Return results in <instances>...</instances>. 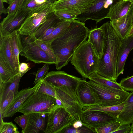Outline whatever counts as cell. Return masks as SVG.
<instances>
[{"label":"cell","mask_w":133,"mask_h":133,"mask_svg":"<svg viewBox=\"0 0 133 133\" xmlns=\"http://www.w3.org/2000/svg\"><path fill=\"white\" fill-rule=\"evenodd\" d=\"M52 3L48 2L29 11L18 30L21 35L31 36L34 34L40 25L54 12Z\"/></svg>","instance_id":"5"},{"label":"cell","mask_w":133,"mask_h":133,"mask_svg":"<svg viewBox=\"0 0 133 133\" xmlns=\"http://www.w3.org/2000/svg\"><path fill=\"white\" fill-rule=\"evenodd\" d=\"M133 33V16L132 18V29L130 31L129 36H130L132 33Z\"/></svg>","instance_id":"51"},{"label":"cell","mask_w":133,"mask_h":133,"mask_svg":"<svg viewBox=\"0 0 133 133\" xmlns=\"http://www.w3.org/2000/svg\"><path fill=\"white\" fill-rule=\"evenodd\" d=\"M18 128L12 122H3L0 125V133H19Z\"/></svg>","instance_id":"35"},{"label":"cell","mask_w":133,"mask_h":133,"mask_svg":"<svg viewBox=\"0 0 133 133\" xmlns=\"http://www.w3.org/2000/svg\"><path fill=\"white\" fill-rule=\"evenodd\" d=\"M80 119L83 125L93 129L117 120L111 114L98 111H82Z\"/></svg>","instance_id":"12"},{"label":"cell","mask_w":133,"mask_h":133,"mask_svg":"<svg viewBox=\"0 0 133 133\" xmlns=\"http://www.w3.org/2000/svg\"><path fill=\"white\" fill-rule=\"evenodd\" d=\"M124 105V102H123L117 105L107 107L87 106L83 108L82 111H104L111 114L117 117L122 111Z\"/></svg>","instance_id":"28"},{"label":"cell","mask_w":133,"mask_h":133,"mask_svg":"<svg viewBox=\"0 0 133 133\" xmlns=\"http://www.w3.org/2000/svg\"><path fill=\"white\" fill-rule=\"evenodd\" d=\"M133 16V6L123 16L110 21V23L122 40L129 36L132 27Z\"/></svg>","instance_id":"18"},{"label":"cell","mask_w":133,"mask_h":133,"mask_svg":"<svg viewBox=\"0 0 133 133\" xmlns=\"http://www.w3.org/2000/svg\"><path fill=\"white\" fill-rule=\"evenodd\" d=\"M133 6L131 2L121 0L111 6L106 18L110 20L120 18L126 15Z\"/></svg>","instance_id":"23"},{"label":"cell","mask_w":133,"mask_h":133,"mask_svg":"<svg viewBox=\"0 0 133 133\" xmlns=\"http://www.w3.org/2000/svg\"><path fill=\"white\" fill-rule=\"evenodd\" d=\"M72 21H66L59 22L50 35L43 40L52 42L58 38L64 32Z\"/></svg>","instance_id":"29"},{"label":"cell","mask_w":133,"mask_h":133,"mask_svg":"<svg viewBox=\"0 0 133 133\" xmlns=\"http://www.w3.org/2000/svg\"><path fill=\"white\" fill-rule=\"evenodd\" d=\"M124 102L123 108L117 119L122 124H130L133 120V91L130 93Z\"/></svg>","instance_id":"24"},{"label":"cell","mask_w":133,"mask_h":133,"mask_svg":"<svg viewBox=\"0 0 133 133\" xmlns=\"http://www.w3.org/2000/svg\"><path fill=\"white\" fill-rule=\"evenodd\" d=\"M15 96L13 92L10 91L4 99L0 103V111L2 114L5 111L8 106L11 103Z\"/></svg>","instance_id":"39"},{"label":"cell","mask_w":133,"mask_h":133,"mask_svg":"<svg viewBox=\"0 0 133 133\" xmlns=\"http://www.w3.org/2000/svg\"><path fill=\"white\" fill-rule=\"evenodd\" d=\"M22 77L19 72L12 81L5 83L0 82V103L10 92H12L15 96L18 92L19 83Z\"/></svg>","instance_id":"25"},{"label":"cell","mask_w":133,"mask_h":133,"mask_svg":"<svg viewBox=\"0 0 133 133\" xmlns=\"http://www.w3.org/2000/svg\"><path fill=\"white\" fill-rule=\"evenodd\" d=\"M100 27L104 33V42L102 57L96 72L109 80L116 81L117 62L122 40L110 22L104 23Z\"/></svg>","instance_id":"2"},{"label":"cell","mask_w":133,"mask_h":133,"mask_svg":"<svg viewBox=\"0 0 133 133\" xmlns=\"http://www.w3.org/2000/svg\"><path fill=\"white\" fill-rule=\"evenodd\" d=\"M83 124L80 121H76L73 124L72 126L75 128H78L82 126Z\"/></svg>","instance_id":"46"},{"label":"cell","mask_w":133,"mask_h":133,"mask_svg":"<svg viewBox=\"0 0 133 133\" xmlns=\"http://www.w3.org/2000/svg\"><path fill=\"white\" fill-rule=\"evenodd\" d=\"M113 133H132L131 125L128 124H122Z\"/></svg>","instance_id":"43"},{"label":"cell","mask_w":133,"mask_h":133,"mask_svg":"<svg viewBox=\"0 0 133 133\" xmlns=\"http://www.w3.org/2000/svg\"><path fill=\"white\" fill-rule=\"evenodd\" d=\"M20 0H13L9 4L7 8L8 12L6 17L4 18L5 19H8L14 15L19 10Z\"/></svg>","instance_id":"38"},{"label":"cell","mask_w":133,"mask_h":133,"mask_svg":"<svg viewBox=\"0 0 133 133\" xmlns=\"http://www.w3.org/2000/svg\"><path fill=\"white\" fill-rule=\"evenodd\" d=\"M10 36L11 49L13 60L16 66L19 70L20 63L19 56L22 50L21 35L18 31H16L11 34Z\"/></svg>","instance_id":"26"},{"label":"cell","mask_w":133,"mask_h":133,"mask_svg":"<svg viewBox=\"0 0 133 133\" xmlns=\"http://www.w3.org/2000/svg\"><path fill=\"white\" fill-rule=\"evenodd\" d=\"M45 133H60L76 121L64 107H58L47 115Z\"/></svg>","instance_id":"9"},{"label":"cell","mask_w":133,"mask_h":133,"mask_svg":"<svg viewBox=\"0 0 133 133\" xmlns=\"http://www.w3.org/2000/svg\"><path fill=\"white\" fill-rule=\"evenodd\" d=\"M4 2L8 3L9 4L13 1V0H2Z\"/></svg>","instance_id":"50"},{"label":"cell","mask_w":133,"mask_h":133,"mask_svg":"<svg viewBox=\"0 0 133 133\" xmlns=\"http://www.w3.org/2000/svg\"><path fill=\"white\" fill-rule=\"evenodd\" d=\"M131 127L132 130V133H133V120L131 123Z\"/></svg>","instance_id":"52"},{"label":"cell","mask_w":133,"mask_h":133,"mask_svg":"<svg viewBox=\"0 0 133 133\" xmlns=\"http://www.w3.org/2000/svg\"><path fill=\"white\" fill-rule=\"evenodd\" d=\"M2 0H0V14H6L8 13V11L7 9L5 8L4 6Z\"/></svg>","instance_id":"45"},{"label":"cell","mask_w":133,"mask_h":133,"mask_svg":"<svg viewBox=\"0 0 133 133\" xmlns=\"http://www.w3.org/2000/svg\"><path fill=\"white\" fill-rule=\"evenodd\" d=\"M132 64H133V58L132 59Z\"/></svg>","instance_id":"57"},{"label":"cell","mask_w":133,"mask_h":133,"mask_svg":"<svg viewBox=\"0 0 133 133\" xmlns=\"http://www.w3.org/2000/svg\"><path fill=\"white\" fill-rule=\"evenodd\" d=\"M95 0H57L52 3L54 11L68 13L77 16L85 12Z\"/></svg>","instance_id":"11"},{"label":"cell","mask_w":133,"mask_h":133,"mask_svg":"<svg viewBox=\"0 0 133 133\" xmlns=\"http://www.w3.org/2000/svg\"><path fill=\"white\" fill-rule=\"evenodd\" d=\"M36 2L38 5H42L48 1V0H35Z\"/></svg>","instance_id":"47"},{"label":"cell","mask_w":133,"mask_h":133,"mask_svg":"<svg viewBox=\"0 0 133 133\" xmlns=\"http://www.w3.org/2000/svg\"><path fill=\"white\" fill-rule=\"evenodd\" d=\"M36 92L47 95L57 99L54 87L50 83L43 79Z\"/></svg>","instance_id":"32"},{"label":"cell","mask_w":133,"mask_h":133,"mask_svg":"<svg viewBox=\"0 0 133 133\" xmlns=\"http://www.w3.org/2000/svg\"><path fill=\"white\" fill-rule=\"evenodd\" d=\"M121 0H95L94 3L85 12L77 16L75 19L83 22L88 20L97 23L106 18L111 6Z\"/></svg>","instance_id":"10"},{"label":"cell","mask_w":133,"mask_h":133,"mask_svg":"<svg viewBox=\"0 0 133 133\" xmlns=\"http://www.w3.org/2000/svg\"><path fill=\"white\" fill-rule=\"evenodd\" d=\"M124 1H130L133 3V0H123Z\"/></svg>","instance_id":"54"},{"label":"cell","mask_w":133,"mask_h":133,"mask_svg":"<svg viewBox=\"0 0 133 133\" xmlns=\"http://www.w3.org/2000/svg\"><path fill=\"white\" fill-rule=\"evenodd\" d=\"M31 69L29 64L24 62L20 63L19 68V73L22 77Z\"/></svg>","instance_id":"44"},{"label":"cell","mask_w":133,"mask_h":133,"mask_svg":"<svg viewBox=\"0 0 133 133\" xmlns=\"http://www.w3.org/2000/svg\"><path fill=\"white\" fill-rule=\"evenodd\" d=\"M42 80L39 82L33 87L24 88L20 91L2 114L3 118L11 117L18 111L27 98L36 91L41 84Z\"/></svg>","instance_id":"16"},{"label":"cell","mask_w":133,"mask_h":133,"mask_svg":"<svg viewBox=\"0 0 133 133\" xmlns=\"http://www.w3.org/2000/svg\"><path fill=\"white\" fill-rule=\"evenodd\" d=\"M88 41L99 59L102 57L104 42V35L102 30L100 27L89 31Z\"/></svg>","instance_id":"22"},{"label":"cell","mask_w":133,"mask_h":133,"mask_svg":"<svg viewBox=\"0 0 133 133\" xmlns=\"http://www.w3.org/2000/svg\"><path fill=\"white\" fill-rule=\"evenodd\" d=\"M21 38L22 50L20 55L25 57L27 61H31L35 63L56 64L37 44L34 34L31 36L21 35Z\"/></svg>","instance_id":"7"},{"label":"cell","mask_w":133,"mask_h":133,"mask_svg":"<svg viewBox=\"0 0 133 133\" xmlns=\"http://www.w3.org/2000/svg\"><path fill=\"white\" fill-rule=\"evenodd\" d=\"M89 31L84 22L74 19L64 32L52 41V46L57 60L55 65L57 70L68 64L76 50L86 40Z\"/></svg>","instance_id":"1"},{"label":"cell","mask_w":133,"mask_h":133,"mask_svg":"<svg viewBox=\"0 0 133 133\" xmlns=\"http://www.w3.org/2000/svg\"><path fill=\"white\" fill-rule=\"evenodd\" d=\"M122 123L117 120L94 129L96 133H113Z\"/></svg>","instance_id":"31"},{"label":"cell","mask_w":133,"mask_h":133,"mask_svg":"<svg viewBox=\"0 0 133 133\" xmlns=\"http://www.w3.org/2000/svg\"><path fill=\"white\" fill-rule=\"evenodd\" d=\"M54 13L61 21H71L75 19L76 15L71 14L61 11H54Z\"/></svg>","instance_id":"41"},{"label":"cell","mask_w":133,"mask_h":133,"mask_svg":"<svg viewBox=\"0 0 133 133\" xmlns=\"http://www.w3.org/2000/svg\"><path fill=\"white\" fill-rule=\"evenodd\" d=\"M88 78L90 80L108 88L124 90L116 81L109 80L100 75L96 72L90 75Z\"/></svg>","instance_id":"27"},{"label":"cell","mask_w":133,"mask_h":133,"mask_svg":"<svg viewBox=\"0 0 133 133\" xmlns=\"http://www.w3.org/2000/svg\"><path fill=\"white\" fill-rule=\"evenodd\" d=\"M29 114H23V115L16 117L14 121L22 128V131L24 130L26 128L28 123Z\"/></svg>","instance_id":"40"},{"label":"cell","mask_w":133,"mask_h":133,"mask_svg":"<svg viewBox=\"0 0 133 133\" xmlns=\"http://www.w3.org/2000/svg\"><path fill=\"white\" fill-rule=\"evenodd\" d=\"M76 92L79 102L82 108L85 107L95 105L100 103L98 95L88 84L85 79L79 82Z\"/></svg>","instance_id":"14"},{"label":"cell","mask_w":133,"mask_h":133,"mask_svg":"<svg viewBox=\"0 0 133 133\" xmlns=\"http://www.w3.org/2000/svg\"><path fill=\"white\" fill-rule=\"evenodd\" d=\"M96 133L94 129L83 125L81 127L76 128L72 125L66 127L63 129L60 133Z\"/></svg>","instance_id":"33"},{"label":"cell","mask_w":133,"mask_h":133,"mask_svg":"<svg viewBox=\"0 0 133 133\" xmlns=\"http://www.w3.org/2000/svg\"><path fill=\"white\" fill-rule=\"evenodd\" d=\"M133 49V36H129L121 40L116 64V75L117 78L121 74L123 73L126 60Z\"/></svg>","instance_id":"19"},{"label":"cell","mask_w":133,"mask_h":133,"mask_svg":"<svg viewBox=\"0 0 133 133\" xmlns=\"http://www.w3.org/2000/svg\"><path fill=\"white\" fill-rule=\"evenodd\" d=\"M87 83L96 92L100 99L99 104L92 106L107 107L117 105L124 102L130 94L129 92L124 90L104 87L90 80L87 81Z\"/></svg>","instance_id":"8"},{"label":"cell","mask_w":133,"mask_h":133,"mask_svg":"<svg viewBox=\"0 0 133 133\" xmlns=\"http://www.w3.org/2000/svg\"><path fill=\"white\" fill-rule=\"evenodd\" d=\"M133 36V33H132V34H131V36Z\"/></svg>","instance_id":"56"},{"label":"cell","mask_w":133,"mask_h":133,"mask_svg":"<svg viewBox=\"0 0 133 133\" xmlns=\"http://www.w3.org/2000/svg\"><path fill=\"white\" fill-rule=\"evenodd\" d=\"M54 87L57 99L61 101L64 108L76 121H80L82 108L80 103L69 94L57 87Z\"/></svg>","instance_id":"17"},{"label":"cell","mask_w":133,"mask_h":133,"mask_svg":"<svg viewBox=\"0 0 133 133\" xmlns=\"http://www.w3.org/2000/svg\"><path fill=\"white\" fill-rule=\"evenodd\" d=\"M0 125H1L4 122L3 119L2 114V112L0 111Z\"/></svg>","instance_id":"49"},{"label":"cell","mask_w":133,"mask_h":133,"mask_svg":"<svg viewBox=\"0 0 133 133\" xmlns=\"http://www.w3.org/2000/svg\"><path fill=\"white\" fill-rule=\"evenodd\" d=\"M119 84L124 90L131 92L133 91V75L122 78Z\"/></svg>","instance_id":"37"},{"label":"cell","mask_w":133,"mask_h":133,"mask_svg":"<svg viewBox=\"0 0 133 133\" xmlns=\"http://www.w3.org/2000/svg\"><path fill=\"white\" fill-rule=\"evenodd\" d=\"M26 0H20L19 10L21 9L23 4Z\"/></svg>","instance_id":"48"},{"label":"cell","mask_w":133,"mask_h":133,"mask_svg":"<svg viewBox=\"0 0 133 133\" xmlns=\"http://www.w3.org/2000/svg\"><path fill=\"white\" fill-rule=\"evenodd\" d=\"M42 5L38 4L35 0H29L24 3L21 9L25 10L30 11Z\"/></svg>","instance_id":"42"},{"label":"cell","mask_w":133,"mask_h":133,"mask_svg":"<svg viewBox=\"0 0 133 133\" xmlns=\"http://www.w3.org/2000/svg\"><path fill=\"white\" fill-rule=\"evenodd\" d=\"M58 107H60L57 104L56 99L36 91L27 98L18 112L27 114L40 113L48 115Z\"/></svg>","instance_id":"4"},{"label":"cell","mask_w":133,"mask_h":133,"mask_svg":"<svg viewBox=\"0 0 133 133\" xmlns=\"http://www.w3.org/2000/svg\"><path fill=\"white\" fill-rule=\"evenodd\" d=\"M49 64L45 63L41 68H39L35 76V78L34 83L36 85L39 82L42 80L48 72L49 69Z\"/></svg>","instance_id":"36"},{"label":"cell","mask_w":133,"mask_h":133,"mask_svg":"<svg viewBox=\"0 0 133 133\" xmlns=\"http://www.w3.org/2000/svg\"><path fill=\"white\" fill-rule=\"evenodd\" d=\"M30 11L20 9L11 18H4L0 24V37L9 36L14 32L18 31Z\"/></svg>","instance_id":"13"},{"label":"cell","mask_w":133,"mask_h":133,"mask_svg":"<svg viewBox=\"0 0 133 133\" xmlns=\"http://www.w3.org/2000/svg\"><path fill=\"white\" fill-rule=\"evenodd\" d=\"M0 59L13 77L19 72L14 61L12 53L10 35L0 38Z\"/></svg>","instance_id":"15"},{"label":"cell","mask_w":133,"mask_h":133,"mask_svg":"<svg viewBox=\"0 0 133 133\" xmlns=\"http://www.w3.org/2000/svg\"><path fill=\"white\" fill-rule=\"evenodd\" d=\"M29 0H26L24 2H27L28 1H29ZM24 4V3H23Z\"/></svg>","instance_id":"55"},{"label":"cell","mask_w":133,"mask_h":133,"mask_svg":"<svg viewBox=\"0 0 133 133\" xmlns=\"http://www.w3.org/2000/svg\"><path fill=\"white\" fill-rule=\"evenodd\" d=\"M29 117L25 129L22 131V133H38L44 131L45 127V114L40 113L29 114Z\"/></svg>","instance_id":"21"},{"label":"cell","mask_w":133,"mask_h":133,"mask_svg":"<svg viewBox=\"0 0 133 133\" xmlns=\"http://www.w3.org/2000/svg\"><path fill=\"white\" fill-rule=\"evenodd\" d=\"M43 79L69 94L79 103L76 90L79 83L82 78L69 74L64 71L58 70L50 71Z\"/></svg>","instance_id":"6"},{"label":"cell","mask_w":133,"mask_h":133,"mask_svg":"<svg viewBox=\"0 0 133 133\" xmlns=\"http://www.w3.org/2000/svg\"><path fill=\"white\" fill-rule=\"evenodd\" d=\"M15 76L13 77L10 74L0 59V82L5 83L11 81Z\"/></svg>","instance_id":"34"},{"label":"cell","mask_w":133,"mask_h":133,"mask_svg":"<svg viewBox=\"0 0 133 133\" xmlns=\"http://www.w3.org/2000/svg\"><path fill=\"white\" fill-rule=\"evenodd\" d=\"M35 42L39 46L49 55L56 64L57 62V60L52 46L51 44L52 42L37 39L36 38Z\"/></svg>","instance_id":"30"},{"label":"cell","mask_w":133,"mask_h":133,"mask_svg":"<svg viewBox=\"0 0 133 133\" xmlns=\"http://www.w3.org/2000/svg\"><path fill=\"white\" fill-rule=\"evenodd\" d=\"M61 21L54 14V12L52 13L34 34L35 37L37 39L44 40L50 35Z\"/></svg>","instance_id":"20"},{"label":"cell","mask_w":133,"mask_h":133,"mask_svg":"<svg viewBox=\"0 0 133 133\" xmlns=\"http://www.w3.org/2000/svg\"><path fill=\"white\" fill-rule=\"evenodd\" d=\"M99 60L88 40L83 42L76 50L70 61L77 72L86 79L96 72Z\"/></svg>","instance_id":"3"},{"label":"cell","mask_w":133,"mask_h":133,"mask_svg":"<svg viewBox=\"0 0 133 133\" xmlns=\"http://www.w3.org/2000/svg\"><path fill=\"white\" fill-rule=\"evenodd\" d=\"M57 0H48V1L50 2H53L54 1H57Z\"/></svg>","instance_id":"53"}]
</instances>
